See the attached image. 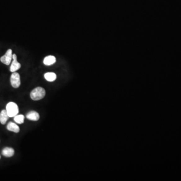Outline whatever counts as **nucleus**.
<instances>
[{
	"label": "nucleus",
	"mask_w": 181,
	"mask_h": 181,
	"mask_svg": "<svg viewBox=\"0 0 181 181\" xmlns=\"http://www.w3.org/2000/svg\"><path fill=\"white\" fill-rule=\"evenodd\" d=\"M6 110L9 117H14L19 113V108L17 105L12 102L8 103L6 105Z\"/></svg>",
	"instance_id": "nucleus-2"
},
{
	"label": "nucleus",
	"mask_w": 181,
	"mask_h": 181,
	"mask_svg": "<svg viewBox=\"0 0 181 181\" xmlns=\"http://www.w3.org/2000/svg\"><path fill=\"white\" fill-rule=\"evenodd\" d=\"M0 158H1V156H0Z\"/></svg>",
	"instance_id": "nucleus-13"
},
{
	"label": "nucleus",
	"mask_w": 181,
	"mask_h": 181,
	"mask_svg": "<svg viewBox=\"0 0 181 181\" xmlns=\"http://www.w3.org/2000/svg\"><path fill=\"white\" fill-rule=\"evenodd\" d=\"M10 82L11 85L13 88H19L21 85L20 76L19 73L16 72L13 73L10 77Z\"/></svg>",
	"instance_id": "nucleus-3"
},
{
	"label": "nucleus",
	"mask_w": 181,
	"mask_h": 181,
	"mask_svg": "<svg viewBox=\"0 0 181 181\" xmlns=\"http://www.w3.org/2000/svg\"><path fill=\"white\" fill-rule=\"evenodd\" d=\"M26 118L31 121H38L39 119V115L36 111H32L26 115Z\"/></svg>",
	"instance_id": "nucleus-6"
},
{
	"label": "nucleus",
	"mask_w": 181,
	"mask_h": 181,
	"mask_svg": "<svg viewBox=\"0 0 181 181\" xmlns=\"http://www.w3.org/2000/svg\"><path fill=\"white\" fill-rule=\"evenodd\" d=\"M56 58L53 55H48L46 56L43 60V64L46 65H51L56 62Z\"/></svg>",
	"instance_id": "nucleus-7"
},
{
	"label": "nucleus",
	"mask_w": 181,
	"mask_h": 181,
	"mask_svg": "<svg viewBox=\"0 0 181 181\" xmlns=\"http://www.w3.org/2000/svg\"><path fill=\"white\" fill-rule=\"evenodd\" d=\"M56 77H57V76H56V74L54 73H52V72L46 73L44 74L45 79L47 81L50 82L55 81V80L56 79Z\"/></svg>",
	"instance_id": "nucleus-11"
},
{
	"label": "nucleus",
	"mask_w": 181,
	"mask_h": 181,
	"mask_svg": "<svg viewBox=\"0 0 181 181\" xmlns=\"http://www.w3.org/2000/svg\"><path fill=\"white\" fill-rule=\"evenodd\" d=\"M24 115H17L16 116L14 117V120L18 124H22L24 122Z\"/></svg>",
	"instance_id": "nucleus-12"
},
{
	"label": "nucleus",
	"mask_w": 181,
	"mask_h": 181,
	"mask_svg": "<svg viewBox=\"0 0 181 181\" xmlns=\"http://www.w3.org/2000/svg\"><path fill=\"white\" fill-rule=\"evenodd\" d=\"M13 60L12 61L10 70V72L14 73L20 69L21 68V64L18 62L17 57L15 54L13 55Z\"/></svg>",
	"instance_id": "nucleus-5"
},
{
	"label": "nucleus",
	"mask_w": 181,
	"mask_h": 181,
	"mask_svg": "<svg viewBox=\"0 0 181 181\" xmlns=\"http://www.w3.org/2000/svg\"><path fill=\"white\" fill-rule=\"evenodd\" d=\"M9 118L6 110H2L0 113V122L2 124H5Z\"/></svg>",
	"instance_id": "nucleus-9"
},
{
	"label": "nucleus",
	"mask_w": 181,
	"mask_h": 181,
	"mask_svg": "<svg viewBox=\"0 0 181 181\" xmlns=\"http://www.w3.org/2000/svg\"><path fill=\"white\" fill-rule=\"evenodd\" d=\"M7 128L8 130L15 133H18L20 131L19 127L13 122L9 123L7 125Z\"/></svg>",
	"instance_id": "nucleus-10"
},
{
	"label": "nucleus",
	"mask_w": 181,
	"mask_h": 181,
	"mask_svg": "<svg viewBox=\"0 0 181 181\" xmlns=\"http://www.w3.org/2000/svg\"><path fill=\"white\" fill-rule=\"evenodd\" d=\"M12 59H13V55H12V49H9L6 51L5 55L1 57L0 60L4 64L8 65L10 64Z\"/></svg>",
	"instance_id": "nucleus-4"
},
{
	"label": "nucleus",
	"mask_w": 181,
	"mask_h": 181,
	"mask_svg": "<svg viewBox=\"0 0 181 181\" xmlns=\"http://www.w3.org/2000/svg\"><path fill=\"white\" fill-rule=\"evenodd\" d=\"M14 150L11 148H5L3 149L2 153V155L7 157H12L14 155Z\"/></svg>",
	"instance_id": "nucleus-8"
},
{
	"label": "nucleus",
	"mask_w": 181,
	"mask_h": 181,
	"mask_svg": "<svg viewBox=\"0 0 181 181\" xmlns=\"http://www.w3.org/2000/svg\"><path fill=\"white\" fill-rule=\"evenodd\" d=\"M45 94L46 92L43 88L40 87H37L31 92L30 97L34 101H38L44 97Z\"/></svg>",
	"instance_id": "nucleus-1"
}]
</instances>
